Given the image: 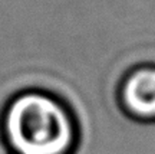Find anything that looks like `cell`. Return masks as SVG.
Returning <instances> with one entry per match:
<instances>
[{
  "label": "cell",
  "instance_id": "cell-1",
  "mask_svg": "<svg viewBox=\"0 0 155 154\" xmlns=\"http://www.w3.org/2000/svg\"><path fill=\"white\" fill-rule=\"evenodd\" d=\"M0 141L7 154H73L79 128L59 95L32 87L16 91L3 104Z\"/></svg>",
  "mask_w": 155,
  "mask_h": 154
},
{
  "label": "cell",
  "instance_id": "cell-2",
  "mask_svg": "<svg viewBox=\"0 0 155 154\" xmlns=\"http://www.w3.org/2000/svg\"><path fill=\"white\" fill-rule=\"evenodd\" d=\"M121 98L128 112L142 120L155 118V68L134 69L122 84Z\"/></svg>",
  "mask_w": 155,
  "mask_h": 154
}]
</instances>
